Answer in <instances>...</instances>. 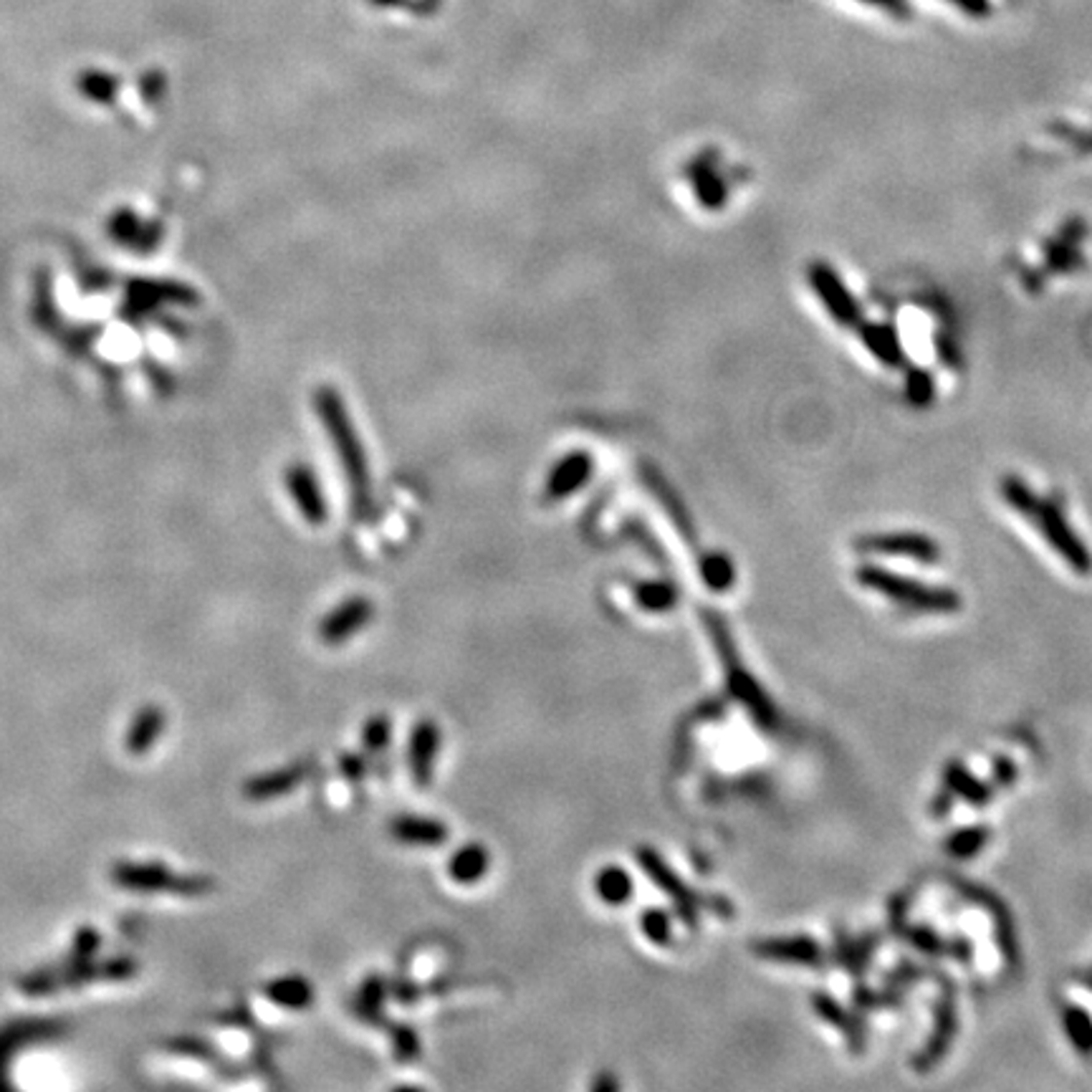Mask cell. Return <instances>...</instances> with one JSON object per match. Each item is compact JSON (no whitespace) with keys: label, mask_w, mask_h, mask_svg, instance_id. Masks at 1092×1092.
<instances>
[{"label":"cell","mask_w":1092,"mask_h":1092,"mask_svg":"<svg viewBox=\"0 0 1092 1092\" xmlns=\"http://www.w3.org/2000/svg\"><path fill=\"white\" fill-rule=\"evenodd\" d=\"M314 407H317L319 421H322L329 438H332L334 453L339 458L347 481H350L355 514L367 516L369 511H372V481H369L367 456H364L360 438H357L355 423H352L339 393L332 388L317 390V395H314Z\"/></svg>","instance_id":"cell-1"},{"label":"cell","mask_w":1092,"mask_h":1092,"mask_svg":"<svg viewBox=\"0 0 1092 1092\" xmlns=\"http://www.w3.org/2000/svg\"><path fill=\"white\" fill-rule=\"evenodd\" d=\"M858 582L865 589H873V592L882 594V597L893 599V603L903 605L906 610L913 612H925V615H953V612L961 610L963 599L956 589L951 587H936V584H925L920 579L903 577L898 572L882 570L875 565H860L854 572Z\"/></svg>","instance_id":"cell-2"},{"label":"cell","mask_w":1092,"mask_h":1092,"mask_svg":"<svg viewBox=\"0 0 1092 1092\" xmlns=\"http://www.w3.org/2000/svg\"><path fill=\"white\" fill-rule=\"evenodd\" d=\"M112 880L132 893H178V896H206L215 882L206 875H180L162 863H114Z\"/></svg>","instance_id":"cell-3"},{"label":"cell","mask_w":1092,"mask_h":1092,"mask_svg":"<svg viewBox=\"0 0 1092 1092\" xmlns=\"http://www.w3.org/2000/svg\"><path fill=\"white\" fill-rule=\"evenodd\" d=\"M1036 529L1045 537V542L1050 544V549L1080 577L1092 575V551L1088 544L1080 539V534L1069 526L1067 516H1064L1062 506L1057 501H1045L1042 499L1040 511L1034 516Z\"/></svg>","instance_id":"cell-4"},{"label":"cell","mask_w":1092,"mask_h":1092,"mask_svg":"<svg viewBox=\"0 0 1092 1092\" xmlns=\"http://www.w3.org/2000/svg\"><path fill=\"white\" fill-rule=\"evenodd\" d=\"M807 281L817 294L822 306L842 329H858L863 324V306L847 289L842 276L827 261H812L807 266Z\"/></svg>","instance_id":"cell-5"},{"label":"cell","mask_w":1092,"mask_h":1092,"mask_svg":"<svg viewBox=\"0 0 1092 1092\" xmlns=\"http://www.w3.org/2000/svg\"><path fill=\"white\" fill-rule=\"evenodd\" d=\"M958 1031V1009H956V996H953V986H943L941 999L936 1004L934 1014V1029H931L929 1040L920 1047L918 1055L913 1057L915 1072L925 1075L934 1067L946 1060L948 1050H951L953 1040H956Z\"/></svg>","instance_id":"cell-6"},{"label":"cell","mask_w":1092,"mask_h":1092,"mask_svg":"<svg viewBox=\"0 0 1092 1092\" xmlns=\"http://www.w3.org/2000/svg\"><path fill=\"white\" fill-rule=\"evenodd\" d=\"M858 551L882 556H906L920 565H936L941 559V544L934 537L918 532H885L868 534L858 539Z\"/></svg>","instance_id":"cell-7"},{"label":"cell","mask_w":1092,"mask_h":1092,"mask_svg":"<svg viewBox=\"0 0 1092 1092\" xmlns=\"http://www.w3.org/2000/svg\"><path fill=\"white\" fill-rule=\"evenodd\" d=\"M1088 235V223L1083 218H1069L1055 239L1045 246V268L1050 274H1072L1083 268L1080 243Z\"/></svg>","instance_id":"cell-8"},{"label":"cell","mask_w":1092,"mask_h":1092,"mask_svg":"<svg viewBox=\"0 0 1092 1092\" xmlns=\"http://www.w3.org/2000/svg\"><path fill=\"white\" fill-rule=\"evenodd\" d=\"M109 235L130 251L150 253L162 241L165 228L159 220H142L135 211L121 208L109 218Z\"/></svg>","instance_id":"cell-9"},{"label":"cell","mask_w":1092,"mask_h":1092,"mask_svg":"<svg viewBox=\"0 0 1092 1092\" xmlns=\"http://www.w3.org/2000/svg\"><path fill=\"white\" fill-rule=\"evenodd\" d=\"M286 485H289L296 509L308 523H322L327 518V496L322 494V485L312 468L301 466V463L291 466L286 471Z\"/></svg>","instance_id":"cell-10"},{"label":"cell","mask_w":1092,"mask_h":1092,"mask_svg":"<svg viewBox=\"0 0 1092 1092\" xmlns=\"http://www.w3.org/2000/svg\"><path fill=\"white\" fill-rule=\"evenodd\" d=\"M592 468V456L582 453V450H575V453L559 458L556 466L551 468L549 478H546V501L570 499L572 494H577V490L589 481Z\"/></svg>","instance_id":"cell-11"},{"label":"cell","mask_w":1092,"mask_h":1092,"mask_svg":"<svg viewBox=\"0 0 1092 1092\" xmlns=\"http://www.w3.org/2000/svg\"><path fill=\"white\" fill-rule=\"evenodd\" d=\"M688 180H691L693 195H696L698 206L703 211H721L726 206L728 197V185L721 178L719 168H716L714 157L708 152L698 154L696 159H691L686 170Z\"/></svg>","instance_id":"cell-12"},{"label":"cell","mask_w":1092,"mask_h":1092,"mask_svg":"<svg viewBox=\"0 0 1092 1092\" xmlns=\"http://www.w3.org/2000/svg\"><path fill=\"white\" fill-rule=\"evenodd\" d=\"M372 617V603L364 597H352L347 603H341L332 615L324 617L322 627H319V635L324 643L336 645L341 640H350L355 632H360L364 625Z\"/></svg>","instance_id":"cell-13"},{"label":"cell","mask_w":1092,"mask_h":1092,"mask_svg":"<svg viewBox=\"0 0 1092 1092\" xmlns=\"http://www.w3.org/2000/svg\"><path fill=\"white\" fill-rule=\"evenodd\" d=\"M860 341L865 344V350L875 357L880 364L890 369L906 367V352H903V341L898 336V329L893 324L885 322H863L858 327Z\"/></svg>","instance_id":"cell-14"},{"label":"cell","mask_w":1092,"mask_h":1092,"mask_svg":"<svg viewBox=\"0 0 1092 1092\" xmlns=\"http://www.w3.org/2000/svg\"><path fill=\"white\" fill-rule=\"evenodd\" d=\"M757 953L761 958H771V961L802 963V967H822V961H825V951H822L820 943L807 939V936L761 941Z\"/></svg>","instance_id":"cell-15"},{"label":"cell","mask_w":1092,"mask_h":1092,"mask_svg":"<svg viewBox=\"0 0 1092 1092\" xmlns=\"http://www.w3.org/2000/svg\"><path fill=\"white\" fill-rule=\"evenodd\" d=\"M963 893L989 910V915L994 918L996 925V941H999L1004 961H1007L1009 967H1019V943L1017 934H1014V920L1012 915H1009V910L1004 908V903L996 896H991L989 890H981V887L963 885Z\"/></svg>","instance_id":"cell-16"},{"label":"cell","mask_w":1092,"mask_h":1092,"mask_svg":"<svg viewBox=\"0 0 1092 1092\" xmlns=\"http://www.w3.org/2000/svg\"><path fill=\"white\" fill-rule=\"evenodd\" d=\"M165 724H168V716H165V708H159V705L150 703L137 711V716L130 724V731H126V752H130L132 757H145L154 743H157V738L165 733Z\"/></svg>","instance_id":"cell-17"},{"label":"cell","mask_w":1092,"mask_h":1092,"mask_svg":"<svg viewBox=\"0 0 1092 1092\" xmlns=\"http://www.w3.org/2000/svg\"><path fill=\"white\" fill-rule=\"evenodd\" d=\"M812 1004H814V1012H817L827 1024L842 1029V1034L847 1036L849 1050H852L854 1055H860V1052L865 1050V1027H863V1022H860V1017L849 1014L847 1009L835 999V996L825 994V991H817V994L812 996Z\"/></svg>","instance_id":"cell-18"},{"label":"cell","mask_w":1092,"mask_h":1092,"mask_svg":"<svg viewBox=\"0 0 1092 1092\" xmlns=\"http://www.w3.org/2000/svg\"><path fill=\"white\" fill-rule=\"evenodd\" d=\"M440 728L433 721H421L410 738V769L417 785H428L433 774V764L438 759Z\"/></svg>","instance_id":"cell-19"},{"label":"cell","mask_w":1092,"mask_h":1092,"mask_svg":"<svg viewBox=\"0 0 1092 1092\" xmlns=\"http://www.w3.org/2000/svg\"><path fill=\"white\" fill-rule=\"evenodd\" d=\"M943 787L951 789L956 799H963L971 807H986L994 799V789L971 774L963 761H948L943 769Z\"/></svg>","instance_id":"cell-20"},{"label":"cell","mask_w":1092,"mask_h":1092,"mask_svg":"<svg viewBox=\"0 0 1092 1092\" xmlns=\"http://www.w3.org/2000/svg\"><path fill=\"white\" fill-rule=\"evenodd\" d=\"M53 1034H59V1024L53 1022H15L10 1024V1027H5L0 1031V1075H5L3 1069L13 1052L31 1045V1042L46 1040V1036Z\"/></svg>","instance_id":"cell-21"},{"label":"cell","mask_w":1092,"mask_h":1092,"mask_svg":"<svg viewBox=\"0 0 1092 1092\" xmlns=\"http://www.w3.org/2000/svg\"><path fill=\"white\" fill-rule=\"evenodd\" d=\"M488 865H490L488 849L481 845H466L458 849L453 858H450L448 873H450V878H453L456 882H461V885H473V882L485 878Z\"/></svg>","instance_id":"cell-22"},{"label":"cell","mask_w":1092,"mask_h":1092,"mask_svg":"<svg viewBox=\"0 0 1092 1092\" xmlns=\"http://www.w3.org/2000/svg\"><path fill=\"white\" fill-rule=\"evenodd\" d=\"M395 837L405 845H440L448 837V827L425 817H400L393 825Z\"/></svg>","instance_id":"cell-23"},{"label":"cell","mask_w":1092,"mask_h":1092,"mask_svg":"<svg viewBox=\"0 0 1092 1092\" xmlns=\"http://www.w3.org/2000/svg\"><path fill=\"white\" fill-rule=\"evenodd\" d=\"M263 994L268 996L274 1004L284 1009H306L314 1002V989L306 979L301 976H284V979H276L263 989Z\"/></svg>","instance_id":"cell-24"},{"label":"cell","mask_w":1092,"mask_h":1092,"mask_svg":"<svg viewBox=\"0 0 1092 1092\" xmlns=\"http://www.w3.org/2000/svg\"><path fill=\"white\" fill-rule=\"evenodd\" d=\"M991 840V830L986 825L961 827L943 840V852L953 860H971L986 847Z\"/></svg>","instance_id":"cell-25"},{"label":"cell","mask_w":1092,"mask_h":1092,"mask_svg":"<svg viewBox=\"0 0 1092 1092\" xmlns=\"http://www.w3.org/2000/svg\"><path fill=\"white\" fill-rule=\"evenodd\" d=\"M1062 1027L1083 1057H1092V1017L1080 1004H1062Z\"/></svg>","instance_id":"cell-26"},{"label":"cell","mask_w":1092,"mask_h":1092,"mask_svg":"<svg viewBox=\"0 0 1092 1092\" xmlns=\"http://www.w3.org/2000/svg\"><path fill=\"white\" fill-rule=\"evenodd\" d=\"M999 490H1002V499L1007 501L1009 509L1017 511V514L1027 518L1029 523L1034 521L1036 511H1040V506H1042V499L1034 494V490H1031V485L1024 481V478H1019V476H1014V473H1009V476L1002 478Z\"/></svg>","instance_id":"cell-27"},{"label":"cell","mask_w":1092,"mask_h":1092,"mask_svg":"<svg viewBox=\"0 0 1092 1092\" xmlns=\"http://www.w3.org/2000/svg\"><path fill=\"white\" fill-rule=\"evenodd\" d=\"M594 890H597L599 901L607 903V906H625L632 898L630 873H625V870L617 868V865L603 868L597 878H594Z\"/></svg>","instance_id":"cell-28"},{"label":"cell","mask_w":1092,"mask_h":1092,"mask_svg":"<svg viewBox=\"0 0 1092 1092\" xmlns=\"http://www.w3.org/2000/svg\"><path fill=\"white\" fill-rule=\"evenodd\" d=\"M880 936H863V939H847V936L837 934V958H840L842 967L847 969V974L863 976L865 967L873 958V951L878 948Z\"/></svg>","instance_id":"cell-29"},{"label":"cell","mask_w":1092,"mask_h":1092,"mask_svg":"<svg viewBox=\"0 0 1092 1092\" xmlns=\"http://www.w3.org/2000/svg\"><path fill=\"white\" fill-rule=\"evenodd\" d=\"M698 572L705 587L714 589V592H728V589L733 587V582H736V567H733L731 556L721 554V551L705 554L703 559H700Z\"/></svg>","instance_id":"cell-30"},{"label":"cell","mask_w":1092,"mask_h":1092,"mask_svg":"<svg viewBox=\"0 0 1092 1092\" xmlns=\"http://www.w3.org/2000/svg\"><path fill=\"white\" fill-rule=\"evenodd\" d=\"M147 286H135V289L130 291V301L135 308H150V306H157L159 301L165 299H173V301H185L190 303L192 299H195V294H192L190 289H185V286H170V284H150V281H145Z\"/></svg>","instance_id":"cell-31"},{"label":"cell","mask_w":1092,"mask_h":1092,"mask_svg":"<svg viewBox=\"0 0 1092 1092\" xmlns=\"http://www.w3.org/2000/svg\"><path fill=\"white\" fill-rule=\"evenodd\" d=\"M299 779H301L299 766H294V769L274 771V774H266V776H256V779H251L246 785V797L256 799V802H261V799L279 797V794L289 792V789L294 787Z\"/></svg>","instance_id":"cell-32"},{"label":"cell","mask_w":1092,"mask_h":1092,"mask_svg":"<svg viewBox=\"0 0 1092 1092\" xmlns=\"http://www.w3.org/2000/svg\"><path fill=\"white\" fill-rule=\"evenodd\" d=\"M640 610L645 612H670L678 603V589L672 582L655 579V582H640L635 589Z\"/></svg>","instance_id":"cell-33"},{"label":"cell","mask_w":1092,"mask_h":1092,"mask_svg":"<svg viewBox=\"0 0 1092 1092\" xmlns=\"http://www.w3.org/2000/svg\"><path fill=\"white\" fill-rule=\"evenodd\" d=\"M906 397L913 407H929L936 397L934 374L923 367H910L906 372Z\"/></svg>","instance_id":"cell-34"},{"label":"cell","mask_w":1092,"mask_h":1092,"mask_svg":"<svg viewBox=\"0 0 1092 1092\" xmlns=\"http://www.w3.org/2000/svg\"><path fill=\"white\" fill-rule=\"evenodd\" d=\"M99 946H102V936H99L97 929H79V934L74 936V943H71L69 958H66L61 969L71 971L86 967V963L94 961V953L99 951Z\"/></svg>","instance_id":"cell-35"},{"label":"cell","mask_w":1092,"mask_h":1092,"mask_svg":"<svg viewBox=\"0 0 1092 1092\" xmlns=\"http://www.w3.org/2000/svg\"><path fill=\"white\" fill-rule=\"evenodd\" d=\"M901 934L906 936V941L915 951L925 953V956H946L948 939H943L939 931H934L931 925H906Z\"/></svg>","instance_id":"cell-36"},{"label":"cell","mask_w":1092,"mask_h":1092,"mask_svg":"<svg viewBox=\"0 0 1092 1092\" xmlns=\"http://www.w3.org/2000/svg\"><path fill=\"white\" fill-rule=\"evenodd\" d=\"M901 1002V989H893V986L882 991L858 986V991H854V1007H858L860 1012H875V1009L880 1007H898Z\"/></svg>","instance_id":"cell-37"},{"label":"cell","mask_w":1092,"mask_h":1092,"mask_svg":"<svg viewBox=\"0 0 1092 1092\" xmlns=\"http://www.w3.org/2000/svg\"><path fill=\"white\" fill-rule=\"evenodd\" d=\"M640 929H643V934L648 936L650 941L658 943V946H665V943H670L672 939V931H670V915L663 913V910L653 908L648 910V913L640 918Z\"/></svg>","instance_id":"cell-38"},{"label":"cell","mask_w":1092,"mask_h":1092,"mask_svg":"<svg viewBox=\"0 0 1092 1092\" xmlns=\"http://www.w3.org/2000/svg\"><path fill=\"white\" fill-rule=\"evenodd\" d=\"M923 976H925V969L915 967V963L903 961V963H898V967L885 976V981L893 986V989H903L906 984H913V981L923 979Z\"/></svg>","instance_id":"cell-39"},{"label":"cell","mask_w":1092,"mask_h":1092,"mask_svg":"<svg viewBox=\"0 0 1092 1092\" xmlns=\"http://www.w3.org/2000/svg\"><path fill=\"white\" fill-rule=\"evenodd\" d=\"M390 741V721L388 719H374L369 721L364 728V743H367L372 752H379L383 747H388Z\"/></svg>","instance_id":"cell-40"},{"label":"cell","mask_w":1092,"mask_h":1092,"mask_svg":"<svg viewBox=\"0 0 1092 1092\" xmlns=\"http://www.w3.org/2000/svg\"><path fill=\"white\" fill-rule=\"evenodd\" d=\"M946 956L956 958L958 963L974 961V943H971L969 939H963V936H953V939H948Z\"/></svg>","instance_id":"cell-41"},{"label":"cell","mask_w":1092,"mask_h":1092,"mask_svg":"<svg viewBox=\"0 0 1092 1092\" xmlns=\"http://www.w3.org/2000/svg\"><path fill=\"white\" fill-rule=\"evenodd\" d=\"M936 341H939V344H936V352H939L941 362L946 364V367H958V364H961V355H958L956 341H953L951 336H943V334L936 336Z\"/></svg>","instance_id":"cell-42"},{"label":"cell","mask_w":1092,"mask_h":1092,"mask_svg":"<svg viewBox=\"0 0 1092 1092\" xmlns=\"http://www.w3.org/2000/svg\"><path fill=\"white\" fill-rule=\"evenodd\" d=\"M953 799H956V794H953L951 789L943 787L941 792L936 794L934 799H931V817H936V820L946 817V814L951 812V807H953Z\"/></svg>","instance_id":"cell-43"},{"label":"cell","mask_w":1092,"mask_h":1092,"mask_svg":"<svg viewBox=\"0 0 1092 1092\" xmlns=\"http://www.w3.org/2000/svg\"><path fill=\"white\" fill-rule=\"evenodd\" d=\"M1017 779V766H1014L1012 759H1004V757H996L994 759V781L999 787H1009L1012 781Z\"/></svg>","instance_id":"cell-44"},{"label":"cell","mask_w":1092,"mask_h":1092,"mask_svg":"<svg viewBox=\"0 0 1092 1092\" xmlns=\"http://www.w3.org/2000/svg\"><path fill=\"white\" fill-rule=\"evenodd\" d=\"M863 3L875 5V8H880V10H885V13L896 15V19H908V15H910L908 0H863Z\"/></svg>","instance_id":"cell-45"},{"label":"cell","mask_w":1092,"mask_h":1092,"mask_svg":"<svg viewBox=\"0 0 1092 1092\" xmlns=\"http://www.w3.org/2000/svg\"><path fill=\"white\" fill-rule=\"evenodd\" d=\"M948 3H953L958 10H963V13L976 15V19H981V15H989L991 13L989 0H948Z\"/></svg>","instance_id":"cell-46"},{"label":"cell","mask_w":1092,"mask_h":1092,"mask_svg":"<svg viewBox=\"0 0 1092 1092\" xmlns=\"http://www.w3.org/2000/svg\"><path fill=\"white\" fill-rule=\"evenodd\" d=\"M1085 150H1092V137L1088 140V145H1085Z\"/></svg>","instance_id":"cell-47"},{"label":"cell","mask_w":1092,"mask_h":1092,"mask_svg":"<svg viewBox=\"0 0 1092 1092\" xmlns=\"http://www.w3.org/2000/svg\"><path fill=\"white\" fill-rule=\"evenodd\" d=\"M1085 981H1088V986H1090V989H1092V974H1090V976H1088V979H1085Z\"/></svg>","instance_id":"cell-48"}]
</instances>
